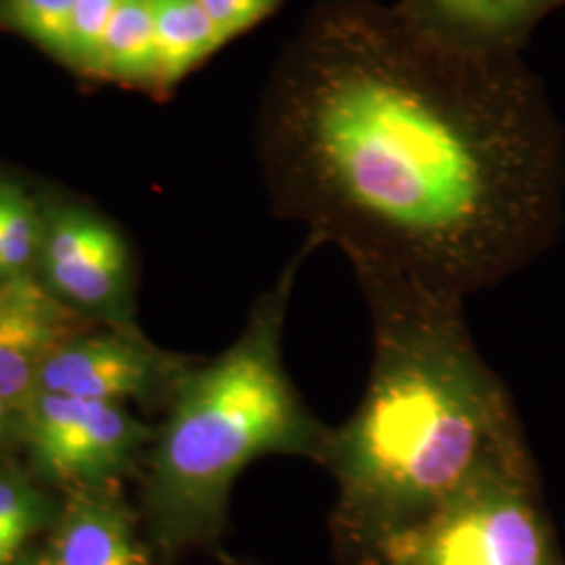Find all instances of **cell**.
<instances>
[{"instance_id": "6da1fadb", "label": "cell", "mask_w": 565, "mask_h": 565, "mask_svg": "<svg viewBox=\"0 0 565 565\" xmlns=\"http://www.w3.org/2000/svg\"><path fill=\"white\" fill-rule=\"evenodd\" d=\"M264 163L277 210L354 277L463 300L541 254L562 218L564 130L541 78L408 0L306 15L270 90Z\"/></svg>"}, {"instance_id": "7a4b0ae2", "label": "cell", "mask_w": 565, "mask_h": 565, "mask_svg": "<svg viewBox=\"0 0 565 565\" xmlns=\"http://www.w3.org/2000/svg\"><path fill=\"white\" fill-rule=\"evenodd\" d=\"M373 359L356 411L331 429L321 467L335 482L333 532L361 565L497 465L527 455L503 382L488 366L463 298L396 277H356Z\"/></svg>"}, {"instance_id": "3957f363", "label": "cell", "mask_w": 565, "mask_h": 565, "mask_svg": "<svg viewBox=\"0 0 565 565\" xmlns=\"http://www.w3.org/2000/svg\"><path fill=\"white\" fill-rule=\"evenodd\" d=\"M252 303L239 338L182 375L142 459V532L163 564L218 545L233 486L264 457L323 465L333 425L321 422L294 384L282 335L294 282L306 254Z\"/></svg>"}, {"instance_id": "277c9868", "label": "cell", "mask_w": 565, "mask_h": 565, "mask_svg": "<svg viewBox=\"0 0 565 565\" xmlns=\"http://www.w3.org/2000/svg\"><path fill=\"white\" fill-rule=\"evenodd\" d=\"M361 565H565L530 455L497 465Z\"/></svg>"}, {"instance_id": "5b68a950", "label": "cell", "mask_w": 565, "mask_h": 565, "mask_svg": "<svg viewBox=\"0 0 565 565\" xmlns=\"http://www.w3.org/2000/svg\"><path fill=\"white\" fill-rule=\"evenodd\" d=\"M156 427L121 404L36 392L20 411V445L32 473L61 490L121 484L139 471Z\"/></svg>"}, {"instance_id": "8992f818", "label": "cell", "mask_w": 565, "mask_h": 565, "mask_svg": "<svg viewBox=\"0 0 565 565\" xmlns=\"http://www.w3.org/2000/svg\"><path fill=\"white\" fill-rule=\"evenodd\" d=\"M193 363L145 338L139 324H95L46 359L36 392L166 411Z\"/></svg>"}, {"instance_id": "52a82bcc", "label": "cell", "mask_w": 565, "mask_h": 565, "mask_svg": "<svg viewBox=\"0 0 565 565\" xmlns=\"http://www.w3.org/2000/svg\"><path fill=\"white\" fill-rule=\"evenodd\" d=\"M41 252L34 275L65 306L97 324L135 321L132 264L120 233L78 205L42 212Z\"/></svg>"}, {"instance_id": "ba28073f", "label": "cell", "mask_w": 565, "mask_h": 565, "mask_svg": "<svg viewBox=\"0 0 565 565\" xmlns=\"http://www.w3.org/2000/svg\"><path fill=\"white\" fill-rule=\"evenodd\" d=\"M95 324L57 300L36 275L0 282V398L20 413L39 390L46 359Z\"/></svg>"}, {"instance_id": "9c48e42d", "label": "cell", "mask_w": 565, "mask_h": 565, "mask_svg": "<svg viewBox=\"0 0 565 565\" xmlns=\"http://www.w3.org/2000/svg\"><path fill=\"white\" fill-rule=\"evenodd\" d=\"M141 525L120 484L67 488L42 553L49 565H153Z\"/></svg>"}, {"instance_id": "30bf717a", "label": "cell", "mask_w": 565, "mask_h": 565, "mask_svg": "<svg viewBox=\"0 0 565 565\" xmlns=\"http://www.w3.org/2000/svg\"><path fill=\"white\" fill-rule=\"evenodd\" d=\"M448 30L522 51L534 28L565 7V0H408Z\"/></svg>"}, {"instance_id": "8fae6325", "label": "cell", "mask_w": 565, "mask_h": 565, "mask_svg": "<svg viewBox=\"0 0 565 565\" xmlns=\"http://www.w3.org/2000/svg\"><path fill=\"white\" fill-rule=\"evenodd\" d=\"M158 41V86L168 88L223 46L200 0H151Z\"/></svg>"}, {"instance_id": "7c38bea8", "label": "cell", "mask_w": 565, "mask_h": 565, "mask_svg": "<svg viewBox=\"0 0 565 565\" xmlns=\"http://www.w3.org/2000/svg\"><path fill=\"white\" fill-rule=\"evenodd\" d=\"M99 72L158 86V41L151 0H121L103 42Z\"/></svg>"}, {"instance_id": "4fadbf2b", "label": "cell", "mask_w": 565, "mask_h": 565, "mask_svg": "<svg viewBox=\"0 0 565 565\" xmlns=\"http://www.w3.org/2000/svg\"><path fill=\"white\" fill-rule=\"evenodd\" d=\"M44 216L34 200L11 181H0V263L4 279L34 275Z\"/></svg>"}, {"instance_id": "5bb4252c", "label": "cell", "mask_w": 565, "mask_h": 565, "mask_svg": "<svg viewBox=\"0 0 565 565\" xmlns=\"http://www.w3.org/2000/svg\"><path fill=\"white\" fill-rule=\"evenodd\" d=\"M61 499L44 488L34 473L15 465L0 463V522L9 525L23 543L57 522Z\"/></svg>"}, {"instance_id": "9a60e30c", "label": "cell", "mask_w": 565, "mask_h": 565, "mask_svg": "<svg viewBox=\"0 0 565 565\" xmlns=\"http://www.w3.org/2000/svg\"><path fill=\"white\" fill-rule=\"evenodd\" d=\"M76 4L78 0H9L7 13L25 36L67 60Z\"/></svg>"}, {"instance_id": "2e32d148", "label": "cell", "mask_w": 565, "mask_h": 565, "mask_svg": "<svg viewBox=\"0 0 565 565\" xmlns=\"http://www.w3.org/2000/svg\"><path fill=\"white\" fill-rule=\"evenodd\" d=\"M120 2L121 0H78L67 49L70 63L99 72L103 42Z\"/></svg>"}, {"instance_id": "e0dca14e", "label": "cell", "mask_w": 565, "mask_h": 565, "mask_svg": "<svg viewBox=\"0 0 565 565\" xmlns=\"http://www.w3.org/2000/svg\"><path fill=\"white\" fill-rule=\"evenodd\" d=\"M207 18L216 25L224 42L247 32L266 15H270L281 0H200Z\"/></svg>"}, {"instance_id": "ac0fdd59", "label": "cell", "mask_w": 565, "mask_h": 565, "mask_svg": "<svg viewBox=\"0 0 565 565\" xmlns=\"http://www.w3.org/2000/svg\"><path fill=\"white\" fill-rule=\"evenodd\" d=\"M13 443H20V413L0 398V452Z\"/></svg>"}, {"instance_id": "d6986e66", "label": "cell", "mask_w": 565, "mask_h": 565, "mask_svg": "<svg viewBox=\"0 0 565 565\" xmlns=\"http://www.w3.org/2000/svg\"><path fill=\"white\" fill-rule=\"evenodd\" d=\"M28 548L20 536L7 524L0 522V565H11Z\"/></svg>"}, {"instance_id": "ffe728a7", "label": "cell", "mask_w": 565, "mask_h": 565, "mask_svg": "<svg viewBox=\"0 0 565 565\" xmlns=\"http://www.w3.org/2000/svg\"><path fill=\"white\" fill-rule=\"evenodd\" d=\"M11 565H49L42 548H25Z\"/></svg>"}, {"instance_id": "44dd1931", "label": "cell", "mask_w": 565, "mask_h": 565, "mask_svg": "<svg viewBox=\"0 0 565 565\" xmlns=\"http://www.w3.org/2000/svg\"><path fill=\"white\" fill-rule=\"evenodd\" d=\"M2 281H7V279H4V270H2V263H0V282Z\"/></svg>"}]
</instances>
